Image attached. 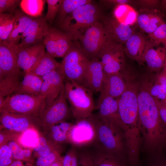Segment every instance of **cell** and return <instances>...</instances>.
<instances>
[{
  "label": "cell",
  "mask_w": 166,
  "mask_h": 166,
  "mask_svg": "<svg viewBox=\"0 0 166 166\" xmlns=\"http://www.w3.org/2000/svg\"><path fill=\"white\" fill-rule=\"evenodd\" d=\"M138 100V123L144 148L150 152L160 151L166 144V128L155 101L143 86Z\"/></svg>",
  "instance_id": "cell-1"
},
{
  "label": "cell",
  "mask_w": 166,
  "mask_h": 166,
  "mask_svg": "<svg viewBox=\"0 0 166 166\" xmlns=\"http://www.w3.org/2000/svg\"><path fill=\"white\" fill-rule=\"evenodd\" d=\"M17 49V45L0 41V97L14 93L20 81Z\"/></svg>",
  "instance_id": "cell-2"
},
{
  "label": "cell",
  "mask_w": 166,
  "mask_h": 166,
  "mask_svg": "<svg viewBox=\"0 0 166 166\" xmlns=\"http://www.w3.org/2000/svg\"><path fill=\"white\" fill-rule=\"evenodd\" d=\"M102 16L99 7L92 2L81 6L68 15L58 25L72 41H77L91 25Z\"/></svg>",
  "instance_id": "cell-3"
},
{
  "label": "cell",
  "mask_w": 166,
  "mask_h": 166,
  "mask_svg": "<svg viewBox=\"0 0 166 166\" xmlns=\"http://www.w3.org/2000/svg\"><path fill=\"white\" fill-rule=\"evenodd\" d=\"M97 140L104 150L126 161L124 156L125 147L124 132L120 128L92 114Z\"/></svg>",
  "instance_id": "cell-4"
},
{
  "label": "cell",
  "mask_w": 166,
  "mask_h": 166,
  "mask_svg": "<svg viewBox=\"0 0 166 166\" xmlns=\"http://www.w3.org/2000/svg\"><path fill=\"white\" fill-rule=\"evenodd\" d=\"M66 98L76 121L90 117L96 108L93 93L85 86L66 80L64 83Z\"/></svg>",
  "instance_id": "cell-5"
},
{
  "label": "cell",
  "mask_w": 166,
  "mask_h": 166,
  "mask_svg": "<svg viewBox=\"0 0 166 166\" xmlns=\"http://www.w3.org/2000/svg\"><path fill=\"white\" fill-rule=\"evenodd\" d=\"M72 45L60 62L66 80L85 86V76L90 61L82 50L77 41Z\"/></svg>",
  "instance_id": "cell-6"
},
{
  "label": "cell",
  "mask_w": 166,
  "mask_h": 166,
  "mask_svg": "<svg viewBox=\"0 0 166 166\" xmlns=\"http://www.w3.org/2000/svg\"><path fill=\"white\" fill-rule=\"evenodd\" d=\"M46 105L45 97L43 95L14 94L5 98L0 111L40 117Z\"/></svg>",
  "instance_id": "cell-7"
},
{
  "label": "cell",
  "mask_w": 166,
  "mask_h": 166,
  "mask_svg": "<svg viewBox=\"0 0 166 166\" xmlns=\"http://www.w3.org/2000/svg\"><path fill=\"white\" fill-rule=\"evenodd\" d=\"M105 73H123L125 64L124 45L108 38L101 45L97 55Z\"/></svg>",
  "instance_id": "cell-8"
},
{
  "label": "cell",
  "mask_w": 166,
  "mask_h": 166,
  "mask_svg": "<svg viewBox=\"0 0 166 166\" xmlns=\"http://www.w3.org/2000/svg\"><path fill=\"white\" fill-rule=\"evenodd\" d=\"M0 128L22 135L29 130L39 133L42 127L40 117L35 116L13 113L0 111Z\"/></svg>",
  "instance_id": "cell-9"
},
{
  "label": "cell",
  "mask_w": 166,
  "mask_h": 166,
  "mask_svg": "<svg viewBox=\"0 0 166 166\" xmlns=\"http://www.w3.org/2000/svg\"><path fill=\"white\" fill-rule=\"evenodd\" d=\"M106 37L103 25L99 20L89 26L77 41L84 53L91 61L97 58Z\"/></svg>",
  "instance_id": "cell-10"
},
{
  "label": "cell",
  "mask_w": 166,
  "mask_h": 166,
  "mask_svg": "<svg viewBox=\"0 0 166 166\" xmlns=\"http://www.w3.org/2000/svg\"><path fill=\"white\" fill-rule=\"evenodd\" d=\"M71 113L65 95L64 85L58 97L45 108L40 118L43 131L54 124L65 121Z\"/></svg>",
  "instance_id": "cell-11"
},
{
  "label": "cell",
  "mask_w": 166,
  "mask_h": 166,
  "mask_svg": "<svg viewBox=\"0 0 166 166\" xmlns=\"http://www.w3.org/2000/svg\"><path fill=\"white\" fill-rule=\"evenodd\" d=\"M92 115L73 124L69 135V142L72 145L82 146L96 140V128Z\"/></svg>",
  "instance_id": "cell-12"
},
{
  "label": "cell",
  "mask_w": 166,
  "mask_h": 166,
  "mask_svg": "<svg viewBox=\"0 0 166 166\" xmlns=\"http://www.w3.org/2000/svg\"><path fill=\"white\" fill-rule=\"evenodd\" d=\"M100 21L107 37L123 45L135 33L132 26L123 24L113 17L102 15Z\"/></svg>",
  "instance_id": "cell-13"
},
{
  "label": "cell",
  "mask_w": 166,
  "mask_h": 166,
  "mask_svg": "<svg viewBox=\"0 0 166 166\" xmlns=\"http://www.w3.org/2000/svg\"><path fill=\"white\" fill-rule=\"evenodd\" d=\"M60 67L42 77L43 82L41 92V94L45 97V108L58 97L64 85L65 79Z\"/></svg>",
  "instance_id": "cell-14"
},
{
  "label": "cell",
  "mask_w": 166,
  "mask_h": 166,
  "mask_svg": "<svg viewBox=\"0 0 166 166\" xmlns=\"http://www.w3.org/2000/svg\"><path fill=\"white\" fill-rule=\"evenodd\" d=\"M128 81L123 73H105L98 99L105 96L118 98L125 90Z\"/></svg>",
  "instance_id": "cell-15"
},
{
  "label": "cell",
  "mask_w": 166,
  "mask_h": 166,
  "mask_svg": "<svg viewBox=\"0 0 166 166\" xmlns=\"http://www.w3.org/2000/svg\"><path fill=\"white\" fill-rule=\"evenodd\" d=\"M48 23L42 16L35 18L23 33L18 47L26 48L43 43L44 34Z\"/></svg>",
  "instance_id": "cell-16"
},
{
  "label": "cell",
  "mask_w": 166,
  "mask_h": 166,
  "mask_svg": "<svg viewBox=\"0 0 166 166\" xmlns=\"http://www.w3.org/2000/svg\"><path fill=\"white\" fill-rule=\"evenodd\" d=\"M97 108L98 112L96 115L98 117L111 123L123 131L117 99L103 97L98 99Z\"/></svg>",
  "instance_id": "cell-17"
},
{
  "label": "cell",
  "mask_w": 166,
  "mask_h": 166,
  "mask_svg": "<svg viewBox=\"0 0 166 166\" xmlns=\"http://www.w3.org/2000/svg\"><path fill=\"white\" fill-rule=\"evenodd\" d=\"M18 62L20 69L26 73L44 54L45 46L43 43L26 48L17 45Z\"/></svg>",
  "instance_id": "cell-18"
},
{
  "label": "cell",
  "mask_w": 166,
  "mask_h": 166,
  "mask_svg": "<svg viewBox=\"0 0 166 166\" xmlns=\"http://www.w3.org/2000/svg\"><path fill=\"white\" fill-rule=\"evenodd\" d=\"M148 41L142 34L135 33L124 44V53L129 58L142 64L145 62L144 55Z\"/></svg>",
  "instance_id": "cell-19"
},
{
  "label": "cell",
  "mask_w": 166,
  "mask_h": 166,
  "mask_svg": "<svg viewBox=\"0 0 166 166\" xmlns=\"http://www.w3.org/2000/svg\"><path fill=\"white\" fill-rule=\"evenodd\" d=\"M105 73L102 64L98 58L90 61L85 76V86L93 93L100 92Z\"/></svg>",
  "instance_id": "cell-20"
},
{
  "label": "cell",
  "mask_w": 166,
  "mask_h": 166,
  "mask_svg": "<svg viewBox=\"0 0 166 166\" xmlns=\"http://www.w3.org/2000/svg\"><path fill=\"white\" fill-rule=\"evenodd\" d=\"M144 62L150 70L158 71L163 69L166 61V48L148 41L144 55Z\"/></svg>",
  "instance_id": "cell-21"
},
{
  "label": "cell",
  "mask_w": 166,
  "mask_h": 166,
  "mask_svg": "<svg viewBox=\"0 0 166 166\" xmlns=\"http://www.w3.org/2000/svg\"><path fill=\"white\" fill-rule=\"evenodd\" d=\"M136 22L140 29L148 34L165 22L162 15L156 9H140Z\"/></svg>",
  "instance_id": "cell-22"
},
{
  "label": "cell",
  "mask_w": 166,
  "mask_h": 166,
  "mask_svg": "<svg viewBox=\"0 0 166 166\" xmlns=\"http://www.w3.org/2000/svg\"><path fill=\"white\" fill-rule=\"evenodd\" d=\"M73 125L65 121H61L43 131V134L49 140L57 145L69 142V133Z\"/></svg>",
  "instance_id": "cell-23"
},
{
  "label": "cell",
  "mask_w": 166,
  "mask_h": 166,
  "mask_svg": "<svg viewBox=\"0 0 166 166\" xmlns=\"http://www.w3.org/2000/svg\"><path fill=\"white\" fill-rule=\"evenodd\" d=\"M35 18L18 10L11 32L5 42L11 45H18L23 33Z\"/></svg>",
  "instance_id": "cell-24"
},
{
  "label": "cell",
  "mask_w": 166,
  "mask_h": 166,
  "mask_svg": "<svg viewBox=\"0 0 166 166\" xmlns=\"http://www.w3.org/2000/svg\"><path fill=\"white\" fill-rule=\"evenodd\" d=\"M60 65V63L57 62L54 57L47 52H45L40 59L25 73L42 77L59 68Z\"/></svg>",
  "instance_id": "cell-25"
},
{
  "label": "cell",
  "mask_w": 166,
  "mask_h": 166,
  "mask_svg": "<svg viewBox=\"0 0 166 166\" xmlns=\"http://www.w3.org/2000/svg\"><path fill=\"white\" fill-rule=\"evenodd\" d=\"M43 79L42 77L25 73L14 92V94H26L34 95L41 94Z\"/></svg>",
  "instance_id": "cell-26"
},
{
  "label": "cell",
  "mask_w": 166,
  "mask_h": 166,
  "mask_svg": "<svg viewBox=\"0 0 166 166\" xmlns=\"http://www.w3.org/2000/svg\"><path fill=\"white\" fill-rule=\"evenodd\" d=\"M138 13L128 4H121L115 7L113 11V17L120 22L132 26L136 22Z\"/></svg>",
  "instance_id": "cell-27"
},
{
  "label": "cell",
  "mask_w": 166,
  "mask_h": 166,
  "mask_svg": "<svg viewBox=\"0 0 166 166\" xmlns=\"http://www.w3.org/2000/svg\"><path fill=\"white\" fill-rule=\"evenodd\" d=\"M91 0H61L57 15V22L58 25L65 18L79 7L92 2Z\"/></svg>",
  "instance_id": "cell-28"
},
{
  "label": "cell",
  "mask_w": 166,
  "mask_h": 166,
  "mask_svg": "<svg viewBox=\"0 0 166 166\" xmlns=\"http://www.w3.org/2000/svg\"><path fill=\"white\" fill-rule=\"evenodd\" d=\"M18 11L15 9L11 13L0 14V41L6 42L9 37Z\"/></svg>",
  "instance_id": "cell-29"
},
{
  "label": "cell",
  "mask_w": 166,
  "mask_h": 166,
  "mask_svg": "<svg viewBox=\"0 0 166 166\" xmlns=\"http://www.w3.org/2000/svg\"><path fill=\"white\" fill-rule=\"evenodd\" d=\"M92 156L95 166H126V161L105 151Z\"/></svg>",
  "instance_id": "cell-30"
},
{
  "label": "cell",
  "mask_w": 166,
  "mask_h": 166,
  "mask_svg": "<svg viewBox=\"0 0 166 166\" xmlns=\"http://www.w3.org/2000/svg\"><path fill=\"white\" fill-rule=\"evenodd\" d=\"M45 1L43 0H21L20 6L24 13L37 18L42 16Z\"/></svg>",
  "instance_id": "cell-31"
},
{
  "label": "cell",
  "mask_w": 166,
  "mask_h": 166,
  "mask_svg": "<svg viewBox=\"0 0 166 166\" xmlns=\"http://www.w3.org/2000/svg\"><path fill=\"white\" fill-rule=\"evenodd\" d=\"M60 145L56 144L49 140L44 135L39 133L37 145L33 148L35 157L45 156Z\"/></svg>",
  "instance_id": "cell-32"
},
{
  "label": "cell",
  "mask_w": 166,
  "mask_h": 166,
  "mask_svg": "<svg viewBox=\"0 0 166 166\" xmlns=\"http://www.w3.org/2000/svg\"><path fill=\"white\" fill-rule=\"evenodd\" d=\"M10 148L13 158L18 160L32 163V151L30 149H23L17 140H12L7 144Z\"/></svg>",
  "instance_id": "cell-33"
},
{
  "label": "cell",
  "mask_w": 166,
  "mask_h": 166,
  "mask_svg": "<svg viewBox=\"0 0 166 166\" xmlns=\"http://www.w3.org/2000/svg\"><path fill=\"white\" fill-rule=\"evenodd\" d=\"M43 43L47 52L55 57L57 51V43L53 27L49 24L47 26L44 34Z\"/></svg>",
  "instance_id": "cell-34"
},
{
  "label": "cell",
  "mask_w": 166,
  "mask_h": 166,
  "mask_svg": "<svg viewBox=\"0 0 166 166\" xmlns=\"http://www.w3.org/2000/svg\"><path fill=\"white\" fill-rule=\"evenodd\" d=\"M143 86L155 101L166 104L165 92L162 86L157 80L154 83L146 82Z\"/></svg>",
  "instance_id": "cell-35"
},
{
  "label": "cell",
  "mask_w": 166,
  "mask_h": 166,
  "mask_svg": "<svg viewBox=\"0 0 166 166\" xmlns=\"http://www.w3.org/2000/svg\"><path fill=\"white\" fill-rule=\"evenodd\" d=\"M62 148L60 145L48 155L38 157L36 166H50L62 156Z\"/></svg>",
  "instance_id": "cell-36"
},
{
  "label": "cell",
  "mask_w": 166,
  "mask_h": 166,
  "mask_svg": "<svg viewBox=\"0 0 166 166\" xmlns=\"http://www.w3.org/2000/svg\"><path fill=\"white\" fill-rule=\"evenodd\" d=\"M151 42L158 45L162 44L166 48V23L161 25L153 32L148 34Z\"/></svg>",
  "instance_id": "cell-37"
},
{
  "label": "cell",
  "mask_w": 166,
  "mask_h": 166,
  "mask_svg": "<svg viewBox=\"0 0 166 166\" xmlns=\"http://www.w3.org/2000/svg\"><path fill=\"white\" fill-rule=\"evenodd\" d=\"M61 0H46L47 11L45 18L47 22L50 25L57 16Z\"/></svg>",
  "instance_id": "cell-38"
},
{
  "label": "cell",
  "mask_w": 166,
  "mask_h": 166,
  "mask_svg": "<svg viewBox=\"0 0 166 166\" xmlns=\"http://www.w3.org/2000/svg\"><path fill=\"white\" fill-rule=\"evenodd\" d=\"M79 159L75 147L72 145L63 157L62 166H78Z\"/></svg>",
  "instance_id": "cell-39"
},
{
  "label": "cell",
  "mask_w": 166,
  "mask_h": 166,
  "mask_svg": "<svg viewBox=\"0 0 166 166\" xmlns=\"http://www.w3.org/2000/svg\"><path fill=\"white\" fill-rule=\"evenodd\" d=\"M39 133L34 130H29L21 135L22 143L26 146L30 147L33 148L37 144L38 141V137L37 134Z\"/></svg>",
  "instance_id": "cell-40"
},
{
  "label": "cell",
  "mask_w": 166,
  "mask_h": 166,
  "mask_svg": "<svg viewBox=\"0 0 166 166\" xmlns=\"http://www.w3.org/2000/svg\"><path fill=\"white\" fill-rule=\"evenodd\" d=\"M15 160L8 144L0 147V166H8Z\"/></svg>",
  "instance_id": "cell-41"
},
{
  "label": "cell",
  "mask_w": 166,
  "mask_h": 166,
  "mask_svg": "<svg viewBox=\"0 0 166 166\" xmlns=\"http://www.w3.org/2000/svg\"><path fill=\"white\" fill-rule=\"evenodd\" d=\"M21 1L18 0H0V13L12 12L20 6Z\"/></svg>",
  "instance_id": "cell-42"
},
{
  "label": "cell",
  "mask_w": 166,
  "mask_h": 166,
  "mask_svg": "<svg viewBox=\"0 0 166 166\" xmlns=\"http://www.w3.org/2000/svg\"><path fill=\"white\" fill-rule=\"evenodd\" d=\"M21 134L10 131L4 129H0V147L7 144L8 143L12 140H17L20 137Z\"/></svg>",
  "instance_id": "cell-43"
},
{
  "label": "cell",
  "mask_w": 166,
  "mask_h": 166,
  "mask_svg": "<svg viewBox=\"0 0 166 166\" xmlns=\"http://www.w3.org/2000/svg\"><path fill=\"white\" fill-rule=\"evenodd\" d=\"M135 3L141 7V9H156L160 6L161 2L157 0H139L135 1Z\"/></svg>",
  "instance_id": "cell-44"
},
{
  "label": "cell",
  "mask_w": 166,
  "mask_h": 166,
  "mask_svg": "<svg viewBox=\"0 0 166 166\" xmlns=\"http://www.w3.org/2000/svg\"><path fill=\"white\" fill-rule=\"evenodd\" d=\"M78 166H95L92 155L87 153L79 155Z\"/></svg>",
  "instance_id": "cell-45"
},
{
  "label": "cell",
  "mask_w": 166,
  "mask_h": 166,
  "mask_svg": "<svg viewBox=\"0 0 166 166\" xmlns=\"http://www.w3.org/2000/svg\"><path fill=\"white\" fill-rule=\"evenodd\" d=\"M133 1L129 0H101L100 3L107 7H115L118 5L126 4L129 5Z\"/></svg>",
  "instance_id": "cell-46"
},
{
  "label": "cell",
  "mask_w": 166,
  "mask_h": 166,
  "mask_svg": "<svg viewBox=\"0 0 166 166\" xmlns=\"http://www.w3.org/2000/svg\"><path fill=\"white\" fill-rule=\"evenodd\" d=\"M147 166H166V158L154 156L150 159Z\"/></svg>",
  "instance_id": "cell-47"
},
{
  "label": "cell",
  "mask_w": 166,
  "mask_h": 166,
  "mask_svg": "<svg viewBox=\"0 0 166 166\" xmlns=\"http://www.w3.org/2000/svg\"><path fill=\"white\" fill-rule=\"evenodd\" d=\"M155 101L158 108L161 118L166 128V104L160 101Z\"/></svg>",
  "instance_id": "cell-48"
},
{
  "label": "cell",
  "mask_w": 166,
  "mask_h": 166,
  "mask_svg": "<svg viewBox=\"0 0 166 166\" xmlns=\"http://www.w3.org/2000/svg\"><path fill=\"white\" fill-rule=\"evenodd\" d=\"M156 80L162 86L166 94V74L162 71L158 75Z\"/></svg>",
  "instance_id": "cell-49"
},
{
  "label": "cell",
  "mask_w": 166,
  "mask_h": 166,
  "mask_svg": "<svg viewBox=\"0 0 166 166\" xmlns=\"http://www.w3.org/2000/svg\"><path fill=\"white\" fill-rule=\"evenodd\" d=\"M26 161L15 160L8 166H24Z\"/></svg>",
  "instance_id": "cell-50"
},
{
  "label": "cell",
  "mask_w": 166,
  "mask_h": 166,
  "mask_svg": "<svg viewBox=\"0 0 166 166\" xmlns=\"http://www.w3.org/2000/svg\"><path fill=\"white\" fill-rule=\"evenodd\" d=\"M63 157H61L50 166H62Z\"/></svg>",
  "instance_id": "cell-51"
},
{
  "label": "cell",
  "mask_w": 166,
  "mask_h": 166,
  "mask_svg": "<svg viewBox=\"0 0 166 166\" xmlns=\"http://www.w3.org/2000/svg\"><path fill=\"white\" fill-rule=\"evenodd\" d=\"M160 6L162 9L166 8V0H163L161 1Z\"/></svg>",
  "instance_id": "cell-52"
},
{
  "label": "cell",
  "mask_w": 166,
  "mask_h": 166,
  "mask_svg": "<svg viewBox=\"0 0 166 166\" xmlns=\"http://www.w3.org/2000/svg\"><path fill=\"white\" fill-rule=\"evenodd\" d=\"M24 166H33L32 163L30 162H26Z\"/></svg>",
  "instance_id": "cell-53"
},
{
  "label": "cell",
  "mask_w": 166,
  "mask_h": 166,
  "mask_svg": "<svg viewBox=\"0 0 166 166\" xmlns=\"http://www.w3.org/2000/svg\"><path fill=\"white\" fill-rule=\"evenodd\" d=\"M162 71L166 74V61L164 66L162 69Z\"/></svg>",
  "instance_id": "cell-54"
},
{
  "label": "cell",
  "mask_w": 166,
  "mask_h": 166,
  "mask_svg": "<svg viewBox=\"0 0 166 166\" xmlns=\"http://www.w3.org/2000/svg\"><path fill=\"white\" fill-rule=\"evenodd\" d=\"M164 11H166V8L163 9H162Z\"/></svg>",
  "instance_id": "cell-55"
},
{
  "label": "cell",
  "mask_w": 166,
  "mask_h": 166,
  "mask_svg": "<svg viewBox=\"0 0 166 166\" xmlns=\"http://www.w3.org/2000/svg\"><path fill=\"white\" fill-rule=\"evenodd\" d=\"M165 145H166V144Z\"/></svg>",
  "instance_id": "cell-56"
}]
</instances>
